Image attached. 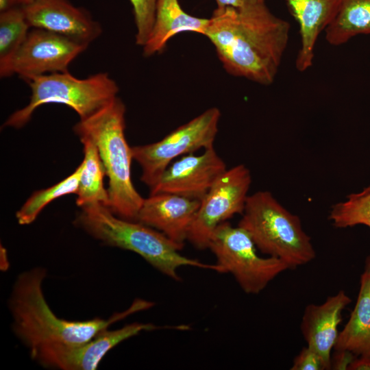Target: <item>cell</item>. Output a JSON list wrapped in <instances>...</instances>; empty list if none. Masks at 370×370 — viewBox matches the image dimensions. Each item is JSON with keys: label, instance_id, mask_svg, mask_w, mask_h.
Masks as SVG:
<instances>
[{"label": "cell", "instance_id": "cell-1", "mask_svg": "<svg viewBox=\"0 0 370 370\" xmlns=\"http://www.w3.org/2000/svg\"><path fill=\"white\" fill-rule=\"evenodd\" d=\"M290 27L263 3L216 8L204 36L229 74L269 86L278 74Z\"/></svg>", "mask_w": 370, "mask_h": 370}, {"label": "cell", "instance_id": "cell-2", "mask_svg": "<svg viewBox=\"0 0 370 370\" xmlns=\"http://www.w3.org/2000/svg\"><path fill=\"white\" fill-rule=\"evenodd\" d=\"M47 275L46 269L40 267L19 273L8 299L12 330L29 352L49 345L84 343L114 323L153 305L151 301L137 299L127 309L108 319L66 320L58 317L45 299L42 285Z\"/></svg>", "mask_w": 370, "mask_h": 370}, {"label": "cell", "instance_id": "cell-3", "mask_svg": "<svg viewBox=\"0 0 370 370\" xmlns=\"http://www.w3.org/2000/svg\"><path fill=\"white\" fill-rule=\"evenodd\" d=\"M74 224L104 245L133 251L161 273L180 281V267L190 266L224 273L221 266L184 256L183 248L158 230L137 221L114 214L96 204L81 208Z\"/></svg>", "mask_w": 370, "mask_h": 370}, {"label": "cell", "instance_id": "cell-4", "mask_svg": "<svg viewBox=\"0 0 370 370\" xmlns=\"http://www.w3.org/2000/svg\"><path fill=\"white\" fill-rule=\"evenodd\" d=\"M125 106L118 97L102 109L74 125L79 138H87L96 145L108 177L109 210L116 216L136 221L144 198L131 177L132 147L125 136Z\"/></svg>", "mask_w": 370, "mask_h": 370}, {"label": "cell", "instance_id": "cell-5", "mask_svg": "<svg viewBox=\"0 0 370 370\" xmlns=\"http://www.w3.org/2000/svg\"><path fill=\"white\" fill-rule=\"evenodd\" d=\"M238 225L249 234L258 250L283 260L290 269L304 265L316 256L299 217L268 190L248 195Z\"/></svg>", "mask_w": 370, "mask_h": 370}, {"label": "cell", "instance_id": "cell-6", "mask_svg": "<svg viewBox=\"0 0 370 370\" xmlns=\"http://www.w3.org/2000/svg\"><path fill=\"white\" fill-rule=\"evenodd\" d=\"M25 82L31 90L29 103L13 112L3 127H23L38 108L49 103L67 106L75 111L79 119H85L117 97L119 90L107 73L79 79L67 71L35 76Z\"/></svg>", "mask_w": 370, "mask_h": 370}, {"label": "cell", "instance_id": "cell-7", "mask_svg": "<svg viewBox=\"0 0 370 370\" xmlns=\"http://www.w3.org/2000/svg\"><path fill=\"white\" fill-rule=\"evenodd\" d=\"M208 249L224 273H229L247 294H258L279 274L290 269L283 260L261 257L249 234L229 222L219 224L212 233Z\"/></svg>", "mask_w": 370, "mask_h": 370}, {"label": "cell", "instance_id": "cell-8", "mask_svg": "<svg viewBox=\"0 0 370 370\" xmlns=\"http://www.w3.org/2000/svg\"><path fill=\"white\" fill-rule=\"evenodd\" d=\"M220 117L219 108H210L160 140L132 147L133 159L142 169L140 180L151 189L173 159L214 147Z\"/></svg>", "mask_w": 370, "mask_h": 370}, {"label": "cell", "instance_id": "cell-9", "mask_svg": "<svg viewBox=\"0 0 370 370\" xmlns=\"http://www.w3.org/2000/svg\"><path fill=\"white\" fill-rule=\"evenodd\" d=\"M251 184V172L245 164L227 169L200 200L187 240L199 249L208 248L219 224L242 214Z\"/></svg>", "mask_w": 370, "mask_h": 370}, {"label": "cell", "instance_id": "cell-10", "mask_svg": "<svg viewBox=\"0 0 370 370\" xmlns=\"http://www.w3.org/2000/svg\"><path fill=\"white\" fill-rule=\"evenodd\" d=\"M88 45L51 32L30 29L16 52L0 64L1 77L18 75L24 81L45 74L64 72Z\"/></svg>", "mask_w": 370, "mask_h": 370}, {"label": "cell", "instance_id": "cell-11", "mask_svg": "<svg viewBox=\"0 0 370 370\" xmlns=\"http://www.w3.org/2000/svg\"><path fill=\"white\" fill-rule=\"evenodd\" d=\"M159 327L152 323H132L110 330L108 328L84 343L77 345H54L29 352L30 357L45 368L61 370L96 369L106 354L121 342Z\"/></svg>", "mask_w": 370, "mask_h": 370}, {"label": "cell", "instance_id": "cell-12", "mask_svg": "<svg viewBox=\"0 0 370 370\" xmlns=\"http://www.w3.org/2000/svg\"><path fill=\"white\" fill-rule=\"evenodd\" d=\"M226 170L214 147L200 155H184L169 165L150 194L169 193L201 200Z\"/></svg>", "mask_w": 370, "mask_h": 370}, {"label": "cell", "instance_id": "cell-13", "mask_svg": "<svg viewBox=\"0 0 370 370\" xmlns=\"http://www.w3.org/2000/svg\"><path fill=\"white\" fill-rule=\"evenodd\" d=\"M21 7L32 28L45 29L88 45L102 32L101 25L89 12L68 0H34Z\"/></svg>", "mask_w": 370, "mask_h": 370}, {"label": "cell", "instance_id": "cell-14", "mask_svg": "<svg viewBox=\"0 0 370 370\" xmlns=\"http://www.w3.org/2000/svg\"><path fill=\"white\" fill-rule=\"evenodd\" d=\"M200 206V200L169 193L144 199L137 221L154 228L184 247Z\"/></svg>", "mask_w": 370, "mask_h": 370}, {"label": "cell", "instance_id": "cell-15", "mask_svg": "<svg viewBox=\"0 0 370 370\" xmlns=\"http://www.w3.org/2000/svg\"><path fill=\"white\" fill-rule=\"evenodd\" d=\"M352 301L341 290L328 297L321 304H309L304 310L300 329L307 346L317 352L330 369L331 352L339 334L338 327L342 321V312Z\"/></svg>", "mask_w": 370, "mask_h": 370}, {"label": "cell", "instance_id": "cell-16", "mask_svg": "<svg viewBox=\"0 0 370 370\" xmlns=\"http://www.w3.org/2000/svg\"><path fill=\"white\" fill-rule=\"evenodd\" d=\"M286 1L299 25L300 47L295 67L299 72H304L313 64L317 41L334 18L340 0Z\"/></svg>", "mask_w": 370, "mask_h": 370}, {"label": "cell", "instance_id": "cell-17", "mask_svg": "<svg viewBox=\"0 0 370 370\" xmlns=\"http://www.w3.org/2000/svg\"><path fill=\"white\" fill-rule=\"evenodd\" d=\"M210 18L190 15L184 10L179 0H158L154 23L143 47L145 57L160 53L169 40L184 32L205 35Z\"/></svg>", "mask_w": 370, "mask_h": 370}, {"label": "cell", "instance_id": "cell-18", "mask_svg": "<svg viewBox=\"0 0 370 370\" xmlns=\"http://www.w3.org/2000/svg\"><path fill=\"white\" fill-rule=\"evenodd\" d=\"M334 350L348 351L356 357L370 356V271L365 270L356 305Z\"/></svg>", "mask_w": 370, "mask_h": 370}, {"label": "cell", "instance_id": "cell-19", "mask_svg": "<svg viewBox=\"0 0 370 370\" xmlns=\"http://www.w3.org/2000/svg\"><path fill=\"white\" fill-rule=\"evenodd\" d=\"M324 32L326 41L332 46L344 45L359 35H370V0H340Z\"/></svg>", "mask_w": 370, "mask_h": 370}, {"label": "cell", "instance_id": "cell-20", "mask_svg": "<svg viewBox=\"0 0 370 370\" xmlns=\"http://www.w3.org/2000/svg\"><path fill=\"white\" fill-rule=\"evenodd\" d=\"M79 139L84 146V160L76 204L80 208L96 204L108 207L109 195L103 184L106 171L98 149L91 140Z\"/></svg>", "mask_w": 370, "mask_h": 370}, {"label": "cell", "instance_id": "cell-21", "mask_svg": "<svg viewBox=\"0 0 370 370\" xmlns=\"http://www.w3.org/2000/svg\"><path fill=\"white\" fill-rule=\"evenodd\" d=\"M82 170V164L75 171L58 183L45 189L34 192L16 213L18 223L22 225L33 223L43 208L60 197L76 194Z\"/></svg>", "mask_w": 370, "mask_h": 370}, {"label": "cell", "instance_id": "cell-22", "mask_svg": "<svg viewBox=\"0 0 370 370\" xmlns=\"http://www.w3.org/2000/svg\"><path fill=\"white\" fill-rule=\"evenodd\" d=\"M328 219L338 228L357 225L370 227V185L335 204L331 208ZM365 270L370 271V255L366 260Z\"/></svg>", "mask_w": 370, "mask_h": 370}, {"label": "cell", "instance_id": "cell-23", "mask_svg": "<svg viewBox=\"0 0 370 370\" xmlns=\"http://www.w3.org/2000/svg\"><path fill=\"white\" fill-rule=\"evenodd\" d=\"M30 27L22 7L15 6L0 12V64L16 52Z\"/></svg>", "mask_w": 370, "mask_h": 370}, {"label": "cell", "instance_id": "cell-24", "mask_svg": "<svg viewBox=\"0 0 370 370\" xmlns=\"http://www.w3.org/2000/svg\"><path fill=\"white\" fill-rule=\"evenodd\" d=\"M133 8L136 32L135 42L143 47L151 32L158 0H129Z\"/></svg>", "mask_w": 370, "mask_h": 370}, {"label": "cell", "instance_id": "cell-25", "mask_svg": "<svg viewBox=\"0 0 370 370\" xmlns=\"http://www.w3.org/2000/svg\"><path fill=\"white\" fill-rule=\"evenodd\" d=\"M330 369L323 358L308 346L304 347L295 357L291 370Z\"/></svg>", "mask_w": 370, "mask_h": 370}, {"label": "cell", "instance_id": "cell-26", "mask_svg": "<svg viewBox=\"0 0 370 370\" xmlns=\"http://www.w3.org/2000/svg\"><path fill=\"white\" fill-rule=\"evenodd\" d=\"M334 357H331L330 369H347L352 362L356 358L352 353L345 350H334Z\"/></svg>", "mask_w": 370, "mask_h": 370}, {"label": "cell", "instance_id": "cell-27", "mask_svg": "<svg viewBox=\"0 0 370 370\" xmlns=\"http://www.w3.org/2000/svg\"><path fill=\"white\" fill-rule=\"evenodd\" d=\"M217 8L226 7L242 8L265 3V0H214Z\"/></svg>", "mask_w": 370, "mask_h": 370}, {"label": "cell", "instance_id": "cell-28", "mask_svg": "<svg viewBox=\"0 0 370 370\" xmlns=\"http://www.w3.org/2000/svg\"><path fill=\"white\" fill-rule=\"evenodd\" d=\"M348 370H370V356L356 357L348 367Z\"/></svg>", "mask_w": 370, "mask_h": 370}, {"label": "cell", "instance_id": "cell-29", "mask_svg": "<svg viewBox=\"0 0 370 370\" xmlns=\"http://www.w3.org/2000/svg\"><path fill=\"white\" fill-rule=\"evenodd\" d=\"M17 0H0V12L6 11L16 6Z\"/></svg>", "mask_w": 370, "mask_h": 370}, {"label": "cell", "instance_id": "cell-30", "mask_svg": "<svg viewBox=\"0 0 370 370\" xmlns=\"http://www.w3.org/2000/svg\"><path fill=\"white\" fill-rule=\"evenodd\" d=\"M18 3L21 4V5L27 4L30 2H32L34 0H17Z\"/></svg>", "mask_w": 370, "mask_h": 370}]
</instances>
